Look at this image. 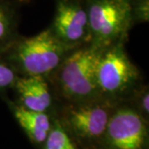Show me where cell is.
I'll return each instance as SVG.
<instances>
[{
	"label": "cell",
	"instance_id": "3",
	"mask_svg": "<svg viewBox=\"0 0 149 149\" xmlns=\"http://www.w3.org/2000/svg\"><path fill=\"white\" fill-rule=\"evenodd\" d=\"M116 102L99 98L93 100L65 104L57 118L76 144L85 149H98Z\"/></svg>",
	"mask_w": 149,
	"mask_h": 149
},
{
	"label": "cell",
	"instance_id": "12",
	"mask_svg": "<svg viewBox=\"0 0 149 149\" xmlns=\"http://www.w3.org/2000/svg\"><path fill=\"white\" fill-rule=\"evenodd\" d=\"M128 100H132L131 104L139 113L148 122L149 116V91L148 85H139L129 96Z\"/></svg>",
	"mask_w": 149,
	"mask_h": 149
},
{
	"label": "cell",
	"instance_id": "10",
	"mask_svg": "<svg viewBox=\"0 0 149 149\" xmlns=\"http://www.w3.org/2000/svg\"><path fill=\"white\" fill-rule=\"evenodd\" d=\"M18 2L0 0V53L5 52L18 34Z\"/></svg>",
	"mask_w": 149,
	"mask_h": 149
},
{
	"label": "cell",
	"instance_id": "14",
	"mask_svg": "<svg viewBox=\"0 0 149 149\" xmlns=\"http://www.w3.org/2000/svg\"><path fill=\"white\" fill-rule=\"evenodd\" d=\"M133 23H143L149 21V0H130Z\"/></svg>",
	"mask_w": 149,
	"mask_h": 149
},
{
	"label": "cell",
	"instance_id": "9",
	"mask_svg": "<svg viewBox=\"0 0 149 149\" xmlns=\"http://www.w3.org/2000/svg\"><path fill=\"white\" fill-rule=\"evenodd\" d=\"M13 116L32 143L42 145L51 130L52 119L48 113L32 111L8 100Z\"/></svg>",
	"mask_w": 149,
	"mask_h": 149
},
{
	"label": "cell",
	"instance_id": "4",
	"mask_svg": "<svg viewBox=\"0 0 149 149\" xmlns=\"http://www.w3.org/2000/svg\"><path fill=\"white\" fill-rule=\"evenodd\" d=\"M125 42H118L102 51L96 65V84L102 98L127 100L139 86L140 72L128 57Z\"/></svg>",
	"mask_w": 149,
	"mask_h": 149
},
{
	"label": "cell",
	"instance_id": "5",
	"mask_svg": "<svg viewBox=\"0 0 149 149\" xmlns=\"http://www.w3.org/2000/svg\"><path fill=\"white\" fill-rule=\"evenodd\" d=\"M91 40L89 46L104 51L126 42L134 25L130 0H86Z\"/></svg>",
	"mask_w": 149,
	"mask_h": 149
},
{
	"label": "cell",
	"instance_id": "8",
	"mask_svg": "<svg viewBox=\"0 0 149 149\" xmlns=\"http://www.w3.org/2000/svg\"><path fill=\"white\" fill-rule=\"evenodd\" d=\"M18 95V104L32 111L48 113L52 108L53 96L43 76H18L13 86Z\"/></svg>",
	"mask_w": 149,
	"mask_h": 149
},
{
	"label": "cell",
	"instance_id": "13",
	"mask_svg": "<svg viewBox=\"0 0 149 149\" xmlns=\"http://www.w3.org/2000/svg\"><path fill=\"white\" fill-rule=\"evenodd\" d=\"M18 76L16 70L0 53V93L13 89Z\"/></svg>",
	"mask_w": 149,
	"mask_h": 149
},
{
	"label": "cell",
	"instance_id": "6",
	"mask_svg": "<svg viewBox=\"0 0 149 149\" xmlns=\"http://www.w3.org/2000/svg\"><path fill=\"white\" fill-rule=\"evenodd\" d=\"M148 121L126 101L113 112L98 149H148Z\"/></svg>",
	"mask_w": 149,
	"mask_h": 149
},
{
	"label": "cell",
	"instance_id": "11",
	"mask_svg": "<svg viewBox=\"0 0 149 149\" xmlns=\"http://www.w3.org/2000/svg\"><path fill=\"white\" fill-rule=\"evenodd\" d=\"M42 145L43 149H78L76 143L57 118H52V128Z\"/></svg>",
	"mask_w": 149,
	"mask_h": 149
},
{
	"label": "cell",
	"instance_id": "7",
	"mask_svg": "<svg viewBox=\"0 0 149 149\" xmlns=\"http://www.w3.org/2000/svg\"><path fill=\"white\" fill-rule=\"evenodd\" d=\"M49 28L60 42L71 50L90 45L86 0H56L53 20Z\"/></svg>",
	"mask_w": 149,
	"mask_h": 149
},
{
	"label": "cell",
	"instance_id": "1",
	"mask_svg": "<svg viewBox=\"0 0 149 149\" xmlns=\"http://www.w3.org/2000/svg\"><path fill=\"white\" fill-rule=\"evenodd\" d=\"M72 51L48 27L33 37L19 36L2 54L18 75L47 79Z\"/></svg>",
	"mask_w": 149,
	"mask_h": 149
},
{
	"label": "cell",
	"instance_id": "2",
	"mask_svg": "<svg viewBox=\"0 0 149 149\" xmlns=\"http://www.w3.org/2000/svg\"><path fill=\"white\" fill-rule=\"evenodd\" d=\"M102 51L87 45L72 51L47 78L65 104L102 98L96 84V65Z\"/></svg>",
	"mask_w": 149,
	"mask_h": 149
}]
</instances>
